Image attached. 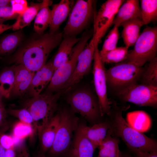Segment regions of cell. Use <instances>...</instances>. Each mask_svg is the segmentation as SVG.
<instances>
[{
    "mask_svg": "<svg viewBox=\"0 0 157 157\" xmlns=\"http://www.w3.org/2000/svg\"><path fill=\"white\" fill-rule=\"evenodd\" d=\"M42 5L35 18L34 29L35 33L41 34L49 26L51 19V10L49 8L52 1L44 0Z\"/></svg>",
    "mask_w": 157,
    "mask_h": 157,
    "instance_id": "obj_24",
    "label": "cell"
},
{
    "mask_svg": "<svg viewBox=\"0 0 157 157\" xmlns=\"http://www.w3.org/2000/svg\"><path fill=\"white\" fill-rule=\"evenodd\" d=\"M24 36L20 30L5 35L0 40V55H6L19 46L23 40Z\"/></svg>",
    "mask_w": 157,
    "mask_h": 157,
    "instance_id": "obj_26",
    "label": "cell"
},
{
    "mask_svg": "<svg viewBox=\"0 0 157 157\" xmlns=\"http://www.w3.org/2000/svg\"><path fill=\"white\" fill-rule=\"evenodd\" d=\"M6 149L0 144V157H5Z\"/></svg>",
    "mask_w": 157,
    "mask_h": 157,
    "instance_id": "obj_43",
    "label": "cell"
},
{
    "mask_svg": "<svg viewBox=\"0 0 157 157\" xmlns=\"http://www.w3.org/2000/svg\"><path fill=\"white\" fill-rule=\"evenodd\" d=\"M66 100L74 113L90 122H96L101 116L98 99L88 88H82L70 93Z\"/></svg>",
    "mask_w": 157,
    "mask_h": 157,
    "instance_id": "obj_8",
    "label": "cell"
},
{
    "mask_svg": "<svg viewBox=\"0 0 157 157\" xmlns=\"http://www.w3.org/2000/svg\"><path fill=\"white\" fill-rule=\"evenodd\" d=\"M63 37V32L35 33L22 42L9 62L22 65L35 72L46 64L49 54L60 45Z\"/></svg>",
    "mask_w": 157,
    "mask_h": 157,
    "instance_id": "obj_1",
    "label": "cell"
},
{
    "mask_svg": "<svg viewBox=\"0 0 157 157\" xmlns=\"http://www.w3.org/2000/svg\"><path fill=\"white\" fill-rule=\"evenodd\" d=\"M110 129L104 140L98 147L99 151L97 157H120L119 140L112 136Z\"/></svg>",
    "mask_w": 157,
    "mask_h": 157,
    "instance_id": "obj_23",
    "label": "cell"
},
{
    "mask_svg": "<svg viewBox=\"0 0 157 157\" xmlns=\"http://www.w3.org/2000/svg\"><path fill=\"white\" fill-rule=\"evenodd\" d=\"M144 67L125 61L106 70L107 83L118 91L140 80Z\"/></svg>",
    "mask_w": 157,
    "mask_h": 157,
    "instance_id": "obj_9",
    "label": "cell"
},
{
    "mask_svg": "<svg viewBox=\"0 0 157 157\" xmlns=\"http://www.w3.org/2000/svg\"><path fill=\"white\" fill-rule=\"evenodd\" d=\"M137 18H141L140 1L125 0L118 10L113 24L119 27L122 23Z\"/></svg>",
    "mask_w": 157,
    "mask_h": 157,
    "instance_id": "obj_17",
    "label": "cell"
},
{
    "mask_svg": "<svg viewBox=\"0 0 157 157\" xmlns=\"http://www.w3.org/2000/svg\"><path fill=\"white\" fill-rule=\"evenodd\" d=\"M15 65L4 69L0 73V89L3 97L9 98L13 88L15 79Z\"/></svg>",
    "mask_w": 157,
    "mask_h": 157,
    "instance_id": "obj_27",
    "label": "cell"
},
{
    "mask_svg": "<svg viewBox=\"0 0 157 157\" xmlns=\"http://www.w3.org/2000/svg\"><path fill=\"white\" fill-rule=\"evenodd\" d=\"M120 157H135L133 156L129 155H127V154L123 155L122 154H121V153Z\"/></svg>",
    "mask_w": 157,
    "mask_h": 157,
    "instance_id": "obj_45",
    "label": "cell"
},
{
    "mask_svg": "<svg viewBox=\"0 0 157 157\" xmlns=\"http://www.w3.org/2000/svg\"><path fill=\"white\" fill-rule=\"evenodd\" d=\"M124 0H107L101 6L94 15L92 39L95 47L113 25L114 18Z\"/></svg>",
    "mask_w": 157,
    "mask_h": 157,
    "instance_id": "obj_10",
    "label": "cell"
},
{
    "mask_svg": "<svg viewBox=\"0 0 157 157\" xmlns=\"http://www.w3.org/2000/svg\"><path fill=\"white\" fill-rule=\"evenodd\" d=\"M6 110L7 113L17 118L19 121L32 126L36 132L33 119L27 109L23 108L17 109L9 108Z\"/></svg>",
    "mask_w": 157,
    "mask_h": 157,
    "instance_id": "obj_33",
    "label": "cell"
},
{
    "mask_svg": "<svg viewBox=\"0 0 157 157\" xmlns=\"http://www.w3.org/2000/svg\"><path fill=\"white\" fill-rule=\"evenodd\" d=\"M93 60L94 83L101 115H109L110 113L111 107L107 96L106 70L101 59L98 46L95 47Z\"/></svg>",
    "mask_w": 157,
    "mask_h": 157,
    "instance_id": "obj_12",
    "label": "cell"
},
{
    "mask_svg": "<svg viewBox=\"0 0 157 157\" xmlns=\"http://www.w3.org/2000/svg\"><path fill=\"white\" fill-rule=\"evenodd\" d=\"M118 28L114 26L110 31L104 41L101 50L99 51L100 54L107 52L117 47L119 37Z\"/></svg>",
    "mask_w": 157,
    "mask_h": 157,
    "instance_id": "obj_31",
    "label": "cell"
},
{
    "mask_svg": "<svg viewBox=\"0 0 157 157\" xmlns=\"http://www.w3.org/2000/svg\"><path fill=\"white\" fill-rule=\"evenodd\" d=\"M60 121L58 113L55 115L43 129L39 138L41 152L45 154L53 143Z\"/></svg>",
    "mask_w": 157,
    "mask_h": 157,
    "instance_id": "obj_18",
    "label": "cell"
},
{
    "mask_svg": "<svg viewBox=\"0 0 157 157\" xmlns=\"http://www.w3.org/2000/svg\"><path fill=\"white\" fill-rule=\"evenodd\" d=\"M3 97V93L2 91L0 89V99H2V98Z\"/></svg>",
    "mask_w": 157,
    "mask_h": 157,
    "instance_id": "obj_46",
    "label": "cell"
},
{
    "mask_svg": "<svg viewBox=\"0 0 157 157\" xmlns=\"http://www.w3.org/2000/svg\"><path fill=\"white\" fill-rule=\"evenodd\" d=\"M128 49L125 46L117 47L104 53H99L101 59L104 63H120L126 59L129 52Z\"/></svg>",
    "mask_w": 157,
    "mask_h": 157,
    "instance_id": "obj_30",
    "label": "cell"
},
{
    "mask_svg": "<svg viewBox=\"0 0 157 157\" xmlns=\"http://www.w3.org/2000/svg\"><path fill=\"white\" fill-rule=\"evenodd\" d=\"M18 15L15 13L10 5L0 7V23L8 20L17 19Z\"/></svg>",
    "mask_w": 157,
    "mask_h": 157,
    "instance_id": "obj_34",
    "label": "cell"
},
{
    "mask_svg": "<svg viewBox=\"0 0 157 157\" xmlns=\"http://www.w3.org/2000/svg\"><path fill=\"white\" fill-rule=\"evenodd\" d=\"M124 101L142 106L156 107L157 105V86L137 83L118 91Z\"/></svg>",
    "mask_w": 157,
    "mask_h": 157,
    "instance_id": "obj_11",
    "label": "cell"
},
{
    "mask_svg": "<svg viewBox=\"0 0 157 157\" xmlns=\"http://www.w3.org/2000/svg\"><path fill=\"white\" fill-rule=\"evenodd\" d=\"M15 82L10 95L21 96L28 92L35 72L22 65H15Z\"/></svg>",
    "mask_w": 157,
    "mask_h": 157,
    "instance_id": "obj_16",
    "label": "cell"
},
{
    "mask_svg": "<svg viewBox=\"0 0 157 157\" xmlns=\"http://www.w3.org/2000/svg\"><path fill=\"white\" fill-rule=\"evenodd\" d=\"M122 110L115 114L110 125L112 133L120 137L129 148L147 152L157 151L156 142L131 127L122 115Z\"/></svg>",
    "mask_w": 157,
    "mask_h": 157,
    "instance_id": "obj_3",
    "label": "cell"
},
{
    "mask_svg": "<svg viewBox=\"0 0 157 157\" xmlns=\"http://www.w3.org/2000/svg\"><path fill=\"white\" fill-rule=\"evenodd\" d=\"M40 3H31L28 9L22 13L18 15L15 22L12 25V29L18 31L28 25L36 16L42 5Z\"/></svg>",
    "mask_w": 157,
    "mask_h": 157,
    "instance_id": "obj_25",
    "label": "cell"
},
{
    "mask_svg": "<svg viewBox=\"0 0 157 157\" xmlns=\"http://www.w3.org/2000/svg\"><path fill=\"white\" fill-rule=\"evenodd\" d=\"M142 84L157 86V57L149 62L144 67L140 79Z\"/></svg>",
    "mask_w": 157,
    "mask_h": 157,
    "instance_id": "obj_29",
    "label": "cell"
},
{
    "mask_svg": "<svg viewBox=\"0 0 157 157\" xmlns=\"http://www.w3.org/2000/svg\"><path fill=\"white\" fill-rule=\"evenodd\" d=\"M135 157H157V151L147 152L134 148L130 149Z\"/></svg>",
    "mask_w": 157,
    "mask_h": 157,
    "instance_id": "obj_37",
    "label": "cell"
},
{
    "mask_svg": "<svg viewBox=\"0 0 157 157\" xmlns=\"http://www.w3.org/2000/svg\"><path fill=\"white\" fill-rule=\"evenodd\" d=\"M62 92H46L31 97L25 100L23 107L30 113L33 120L35 129L38 137L55 115L58 108V101Z\"/></svg>",
    "mask_w": 157,
    "mask_h": 157,
    "instance_id": "obj_2",
    "label": "cell"
},
{
    "mask_svg": "<svg viewBox=\"0 0 157 157\" xmlns=\"http://www.w3.org/2000/svg\"><path fill=\"white\" fill-rule=\"evenodd\" d=\"M126 122L133 128L141 133L148 131L151 125V120L145 112L138 110L130 112L126 115Z\"/></svg>",
    "mask_w": 157,
    "mask_h": 157,
    "instance_id": "obj_22",
    "label": "cell"
},
{
    "mask_svg": "<svg viewBox=\"0 0 157 157\" xmlns=\"http://www.w3.org/2000/svg\"><path fill=\"white\" fill-rule=\"evenodd\" d=\"M133 49L129 52L126 61L142 67L156 57L157 27L147 26L136 41Z\"/></svg>",
    "mask_w": 157,
    "mask_h": 157,
    "instance_id": "obj_6",
    "label": "cell"
},
{
    "mask_svg": "<svg viewBox=\"0 0 157 157\" xmlns=\"http://www.w3.org/2000/svg\"><path fill=\"white\" fill-rule=\"evenodd\" d=\"M144 25L140 18L129 20L122 23V37L125 47L128 48L134 45L139 37L141 28Z\"/></svg>",
    "mask_w": 157,
    "mask_h": 157,
    "instance_id": "obj_19",
    "label": "cell"
},
{
    "mask_svg": "<svg viewBox=\"0 0 157 157\" xmlns=\"http://www.w3.org/2000/svg\"><path fill=\"white\" fill-rule=\"evenodd\" d=\"M140 9L141 19L144 25L157 19V0H141Z\"/></svg>",
    "mask_w": 157,
    "mask_h": 157,
    "instance_id": "obj_28",
    "label": "cell"
},
{
    "mask_svg": "<svg viewBox=\"0 0 157 157\" xmlns=\"http://www.w3.org/2000/svg\"><path fill=\"white\" fill-rule=\"evenodd\" d=\"M75 3L72 0H61L52 6L49 26L50 33L57 32L61 24L69 15Z\"/></svg>",
    "mask_w": 157,
    "mask_h": 157,
    "instance_id": "obj_15",
    "label": "cell"
},
{
    "mask_svg": "<svg viewBox=\"0 0 157 157\" xmlns=\"http://www.w3.org/2000/svg\"><path fill=\"white\" fill-rule=\"evenodd\" d=\"M5 157H17L16 147L6 150Z\"/></svg>",
    "mask_w": 157,
    "mask_h": 157,
    "instance_id": "obj_40",
    "label": "cell"
},
{
    "mask_svg": "<svg viewBox=\"0 0 157 157\" xmlns=\"http://www.w3.org/2000/svg\"><path fill=\"white\" fill-rule=\"evenodd\" d=\"M95 47L92 38L79 54L73 74L60 91L62 94L71 91L83 76L90 72L93 60Z\"/></svg>",
    "mask_w": 157,
    "mask_h": 157,
    "instance_id": "obj_13",
    "label": "cell"
},
{
    "mask_svg": "<svg viewBox=\"0 0 157 157\" xmlns=\"http://www.w3.org/2000/svg\"><path fill=\"white\" fill-rule=\"evenodd\" d=\"M0 144L6 150L16 146L15 138L12 135L0 132Z\"/></svg>",
    "mask_w": 157,
    "mask_h": 157,
    "instance_id": "obj_36",
    "label": "cell"
},
{
    "mask_svg": "<svg viewBox=\"0 0 157 157\" xmlns=\"http://www.w3.org/2000/svg\"></svg>",
    "mask_w": 157,
    "mask_h": 157,
    "instance_id": "obj_47",
    "label": "cell"
},
{
    "mask_svg": "<svg viewBox=\"0 0 157 157\" xmlns=\"http://www.w3.org/2000/svg\"><path fill=\"white\" fill-rule=\"evenodd\" d=\"M95 1L78 0L75 2L69 15L63 33V36L76 37L93 19Z\"/></svg>",
    "mask_w": 157,
    "mask_h": 157,
    "instance_id": "obj_7",
    "label": "cell"
},
{
    "mask_svg": "<svg viewBox=\"0 0 157 157\" xmlns=\"http://www.w3.org/2000/svg\"><path fill=\"white\" fill-rule=\"evenodd\" d=\"M12 25L5 24L3 23H0V34L5 31L12 29Z\"/></svg>",
    "mask_w": 157,
    "mask_h": 157,
    "instance_id": "obj_41",
    "label": "cell"
},
{
    "mask_svg": "<svg viewBox=\"0 0 157 157\" xmlns=\"http://www.w3.org/2000/svg\"><path fill=\"white\" fill-rule=\"evenodd\" d=\"M92 35V32L88 30L83 33L80 40L72 49L68 60L55 70L46 92L56 93L61 90L73 74L78 56Z\"/></svg>",
    "mask_w": 157,
    "mask_h": 157,
    "instance_id": "obj_5",
    "label": "cell"
},
{
    "mask_svg": "<svg viewBox=\"0 0 157 157\" xmlns=\"http://www.w3.org/2000/svg\"><path fill=\"white\" fill-rule=\"evenodd\" d=\"M80 39L76 37L63 36L53 61L55 71L68 60L72 49Z\"/></svg>",
    "mask_w": 157,
    "mask_h": 157,
    "instance_id": "obj_20",
    "label": "cell"
},
{
    "mask_svg": "<svg viewBox=\"0 0 157 157\" xmlns=\"http://www.w3.org/2000/svg\"><path fill=\"white\" fill-rule=\"evenodd\" d=\"M10 6L14 12L19 15L24 12L28 6L25 0H13L10 1Z\"/></svg>",
    "mask_w": 157,
    "mask_h": 157,
    "instance_id": "obj_35",
    "label": "cell"
},
{
    "mask_svg": "<svg viewBox=\"0 0 157 157\" xmlns=\"http://www.w3.org/2000/svg\"><path fill=\"white\" fill-rule=\"evenodd\" d=\"M110 128V123L104 122L95 124L91 126L84 125L85 135L90 141L96 148L106 137Z\"/></svg>",
    "mask_w": 157,
    "mask_h": 157,
    "instance_id": "obj_21",
    "label": "cell"
},
{
    "mask_svg": "<svg viewBox=\"0 0 157 157\" xmlns=\"http://www.w3.org/2000/svg\"><path fill=\"white\" fill-rule=\"evenodd\" d=\"M84 124L79 122L70 148L63 157H93L96 148L85 135Z\"/></svg>",
    "mask_w": 157,
    "mask_h": 157,
    "instance_id": "obj_14",
    "label": "cell"
},
{
    "mask_svg": "<svg viewBox=\"0 0 157 157\" xmlns=\"http://www.w3.org/2000/svg\"><path fill=\"white\" fill-rule=\"evenodd\" d=\"M59 123L52 146L49 150V157H63L72 143L74 132L78 126V118L71 109L64 108L58 112Z\"/></svg>",
    "mask_w": 157,
    "mask_h": 157,
    "instance_id": "obj_4",
    "label": "cell"
},
{
    "mask_svg": "<svg viewBox=\"0 0 157 157\" xmlns=\"http://www.w3.org/2000/svg\"><path fill=\"white\" fill-rule=\"evenodd\" d=\"M34 157H49L45 155V154H43L40 152H39L38 154H36Z\"/></svg>",
    "mask_w": 157,
    "mask_h": 157,
    "instance_id": "obj_44",
    "label": "cell"
},
{
    "mask_svg": "<svg viewBox=\"0 0 157 157\" xmlns=\"http://www.w3.org/2000/svg\"><path fill=\"white\" fill-rule=\"evenodd\" d=\"M35 133L34 129L32 126L19 121L13 127L12 136L14 138L22 140L31 136Z\"/></svg>",
    "mask_w": 157,
    "mask_h": 157,
    "instance_id": "obj_32",
    "label": "cell"
},
{
    "mask_svg": "<svg viewBox=\"0 0 157 157\" xmlns=\"http://www.w3.org/2000/svg\"><path fill=\"white\" fill-rule=\"evenodd\" d=\"M16 148L17 157H31L29 150L24 143L17 145Z\"/></svg>",
    "mask_w": 157,
    "mask_h": 157,
    "instance_id": "obj_38",
    "label": "cell"
},
{
    "mask_svg": "<svg viewBox=\"0 0 157 157\" xmlns=\"http://www.w3.org/2000/svg\"><path fill=\"white\" fill-rule=\"evenodd\" d=\"M7 113L6 109L2 99H0V128L5 124L6 122Z\"/></svg>",
    "mask_w": 157,
    "mask_h": 157,
    "instance_id": "obj_39",
    "label": "cell"
},
{
    "mask_svg": "<svg viewBox=\"0 0 157 157\" xmlns=\"http://www.w3.org/2000/svg\"><path fill=\"white\" fill-rule=\"evenodd\" d=\"M10 1L9 0H0V7L6 6L10 5Z\"/></svg>",
    "mask_w": 157,
    "mask_h": 157,
    "instance_id": "obj_42",
    "label": "cell"
}]
</instances>
